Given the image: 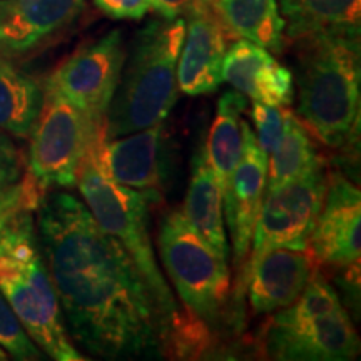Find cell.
Wrapping results in <instances>:
<instances>
[{"instance_id":"9","label":"cell","mask_w":361,"mask_h":361,"mask_svg":"<svg viewBox=\"0 0 361 361\" xmlns=\"http://www.w3.org/2000/svg\"><path fill=\"white\" fill-rule=\"evenodd\" d=\"M128 57L121 30H111L62 61L44 85L79 107L96 126H106L112 97Z\"/></svg>"},{"instance_id":"2","label":"cell","mask_w":361,"mask_h":361,"mask_svg":"<svg viewBox=\"0 0 361 361\" xmlns=\"http://www.w3.org/2000/svg\"><path fill=\"white\" fill-rule=\"evenodd\" d=\"M85 206L97 221V224L111 234L128 251L130 259L137 266L144 281L154 296L162 316L171 329V350L179 355L188 350H196V340H206L201 329V319H186L180 313L168 281L162 276L154 256L151 233H149V204L151 200L135 189L121 186L107 178L89 152L80 161L78 183Z\"/></svg>"},{"instance_id":"5","label":"cell","mask_w":361,"mask_h":361,"mask_svg":"<svg viewBox=\"0 0 361 361\" xmlns=\"http://www.w3.org/2000/svg\"><path fill=\"white\" fill-rule=\"evenodd\" d=\"M186 20L162 19L139 30L106 117V137L116 139L164 123L178 101V61Z\"/></svg>"},{"instance_id":"13","label":"cell","mask_w":361,"mask_h":361,"mask_svg":"<svg viewBox=\"0 0 361 361\" xmlns=\"http://www.w3.org/2000/svg\"><path fill=\"white\" fill-rule=\"evenodd\" d=\"M87 0H0V59L30 56L79 19Z\"/></svg>"},{"instance_id":"16","label":"cell","mask_w":361,"mask_h":361,"mask_svg":"<svg viewBox=\"0 0 361 361\" xmlns=\"http://www.w3.org/2000/svg\"><path fill=\"white\" fill-rule=\"evenodd\" d=\"M318 259L308 247H274L246 269L245 284L256 313L266 314L290 306L318 271Z\"/></svg>"},{"instance_id":"24","label":"cell","mask_w":361,"mask_h":361,"mask_svg":"<svg viewBox=\"0 0 361 361\" xmlns=\"http://www.w3.org/2000/svg\"><path fill=\"white\" fill-rule=\"evenodd\" d=\"M0 348L13 360L37 361L44 358V351L35 345L2 293H0Z\"/></svg>"},{"instance_id":"15","label":"cell","mask_w":361,"mask_h":361,"mask_svg":"<svg viewBox=\"0 0 361 361\" xmlns=\"http://www.w3.org/2000/svg\"><path fill=\"white\" fill-rule=\"evenodd\" d=\"M186 34L178 61V87L188 96L218 90L223 82V61L231 35L213 8H201L184 17Z\"/></svg>"},{"instance_id":"22","label":"cell","mask_w":361,"mask_h":361,"mask_svg":"<svg viewBox=\"0 0 361 361\" xmlns=\"http://www.w3.org/2000/svg\"><path fill=\"white\" fill-rule=\"evenodd\" d=\"M42 101L44 84L13 61L0 59V130L13 137H29Z\"/></svg>"},{"instance_id":"12","label":"cell","mask_w":361,"mask_h":361,"mask_svg":"<svg viewBox=\"0 0 361 361\" xmlns=\"http://www.w3.org/2000/svg\"><path fill=\"white\" fill-rule=\"evenodd\" d=\"M361 194L341 173H331L322 211L310 234L308 246L318 263L351 268L360 264Z\"/></svg>"},{"instance_id":"8","label":"cell","mask_w":361,"mask_h":361,"mask_svg":"<svg viewBox=\"0 0 361 361\" xmlns=\"http://www.w3.org/2000/svg\"><path fill=\"white\" fill-rule=\"evenodd\" d=\"M328 179L329 173L324 162L301 178L266 191L245 271L274 247H308L310 234L322 211Z\"/></svg>"},{"instance_id":"11","label":"cell","mask_w":361,"mask_h":361,"mask_svg":"<svg viewBox=\"0 0 361 361\" xmlns=\"http://www.w3.org/2000/svg\"><path fill=\"white\" fill-rule=\"evenodd\" d=\"M87 152L114 183L144 192L151 202L161 197L166 168L164 123L116 139H107L106 129L99 130Z\"/></svg>"},{"instance_id":"18","label":"cell","mask_w":361,"mask_h":361,"mask_svg":"<svg viewBox=\"0 0 361 361\" xmlns=\"http://www.w3.org/2000/svg\"><path fill=\"white\" fill-rule=\"evenodd\" d=\"M180 213L221 258L229 259L223 192L213 169L207 164L204 147H200L194 154L191 179Z\"/></svg>"},{"instance_id":"28","label":"cell","mask_w":361,"mask_h":361,"mask_svg":"<svg viewBox=\"0 0 361 361\" xmlns=\"http://www.w3.org/2000/svg\"><path fill=\"white\" fill-rule=\"evenodd\" d=\"M94 6L116 20H141L151 12V0H94Z\"/></svg>"},{"instance_id":"6","label":"cell","mask_w":361,"mask_h":361,"mask_svg":"<svg viewBox=\"0 0 361 361\" xmlns=\"http://www.w3.org/2000/svg\"><path fill=\"white\" fill-rule=\"evenodd\" d=\"M157 247L188 313L204 324L218 322L231 295L228 261L207 245L180 211L162 218Z\"/></svg>"},{"instance_id":"20","label":"cell","mask_w":361,"mask_h":361,"mask_svg":"<svg viewBox=\"0 0 361 361\" xmlns=\"http://www.w3.org/2000/svg\"><path fill=\"white\" fill-rule=\"evenodd\" d=\"M213 11L231 37L283 52L286 35L278 0H214Z\"/></svg>"},{"instance_id":"29","label":"cell","mask_w":361,"mask_h":361,"mask_svg":"<svg viewBox=\"0 0 361 361\" xmlns=\"http://www.w3.org/2000/svg\"><path fill=\"white\" fill-rule=\"evenodd\" d=\"M7 358H8V355L2 348H0V361H6Z\"/></svg>"},{"instance_id":"1","label":"cell","mask_w":361,"mask_h":361,"mask_svg":"<svg viewBox=\"0 0 361 361\" xmlns=\"http://www.w3.org/2000/svg\"><path fill=\"white\" fill-rule=\"evenodd\" d=\"M35 213L40 250L72 340L104 360L173 353L171 329L142 274L85 202L44 192Z\"/></svg>"},{"instance_id":"23","label":"cell","mask_w":361,"mask_h":361,"mask_svg":"<svg viewBox=\"0 0 361 361\" xmlns=\"http://www.w3.org/2000/svg\"><path fill=\"white\" fill-rule=\"evenodd\" d=\"M324 164L311 137L310 129L295 112H290L284 134L278 147L268 156V178L266 191L276 189L290 180L308 174L318 166Z\"/></svg>"},{"instance_id":"26","label":"cell","mask_w":361,"mask_h":361,"mask_svg":"<svg viewBox=\"0 0 361 361\" xmlns=\"http://www.w3.org/2000/svg\"><path fill=\"white\" fill-rule=\"evenodd\" d=\"M42 194L35 180L27 173L19 183L0 192V231L17 214L24 211H35Z\"/></svg>"},{"instance_id":"17","label":"cell","mask_w":361,"mask_h":361,"mask_svg":"<svg viewBox=\"0 0 361 361\" xmlns=\"http://www.w3.org/2000/svg\"><path fill=\"white\" fill-rule=\"evenodd\" d=\"M223 80L251 102L290 106L295 97L293 74L268 49L239 39L224 54Z\"/></svg>"},{"instance_id":"10","label":"cell","mask_w":361,"mask_h":361,"mask_svg":"<svg viewBox=\"0 0 361 361\" xmlns=\"http://www.w3.org/2000/svg\"><path fill=\"white\" fill-rule=\"evenodd\" d=\"M264 328V350L273 360L351 361L360 355V336L345 306L298 319L274 314Z\"/></svg>"},{"instance_id":"3","label":"cell","mask_w":361,"mask_h":361,"mask_svg":"<svg viewBox=\"0 0 361 361\" xmlns=\"http://www.w3.org/2000/svg\"><path fill=\"white\" fill-rule=\"evenodd\" d=\"M298 114L329 147L353 144L360 130V37L298 39Z\"/></svg>"},{"instance_id":"4","label":"cell","mask_w":361,"mask_h":361,"mask_svg":"<svg viewBox=\"0 0 361 361\" xmlns=\"http://www.w3.org/2000/svg\"><path fill=\"white\" fill-rule=\"evenodd\" d=\"M32 213L17 214L0 231V293L44 355L56 361H84L67 331Z\"/></svg>"},{"instance_id":"25","label":"cell","mask_w":361,"mask_h":361,"mask_svg":"<svg viewBox=\"0 0 361 361\" xmlns=\"http://www.w3.org/2000/svg\"><path fill=\"white\" fill-rule=\"evenodd\" d=\"M290 112L291 111L288 109V106H269V104L263 102L251 104V117L256 129V141L266 152V156H269L281 141Z\"/></svg>"},{"instance_id":"27","label":"cell","mask_w":361,"mask_h":361,"mask_svg":"<svg viewBox=\"0 0 361 361\" xmlns=\"http://www.w3.org/2000/svg\"><path fill=\"white\" fill-rule=\"evenodd\" d=\"M25 159L11 134L0 130V192L24 178Z\"/></svg>"},{"instance_id":"14","label":"cell","mask_w":361,"mask_h":361,"mask_svg":"<svg viewBox=\"0 0 361 361\" xmlns=\"http://www.w3.org/2000/svg\"><path fill=\"white\" fill-rule=\"evenodd\" d=\"M243 151L224 196V221L234 250V261L246 263L252 234L266 194L268 156L256 141L255 130L243 119Z\"/></svg>"},{"instance_id":"19","label":"cell","mask_w":361,"mask_h":361,"mask_svg":"<svg viewBox=\"0 0 361 361\" xmlns=\"http://www.w3.org/2000/svg\"><path fill=\"white\" fill-rule=\"evenodd\" d=\"M290 40L323 34L360 37L361 0H278Z\"/></svg>"},{"instance_id":"21","label":"cell","mask_w":361,"mask_h":361,"mask_svg":"<svg viewBox=\"0 0 361 361\" xmlns=\"http://www.w3.org/2000/svg\"><path fill=\"white\" fill-rule=\"evenodd\" d=\"M247 101L238 90H228L221 96L216 117L204 146L206 161L218 179L223 200L243 151V112Z\"/></svg>"},{"instance_id":"7","label":"cell","mask_w":361,"mask_h":361,"mask_svg":"<svg viewBox=\"0 0 361 361\" xmlns=\"http://www.w3.org/2000/svg\"><path fill=\"white\" fill-rule=\"evenodd\" d=\"M106 126H96L79 107L44 85V101L30 133L27 174L40 191L74 188L80 161L94 135Z\"/></svg>"}]
</instances>
